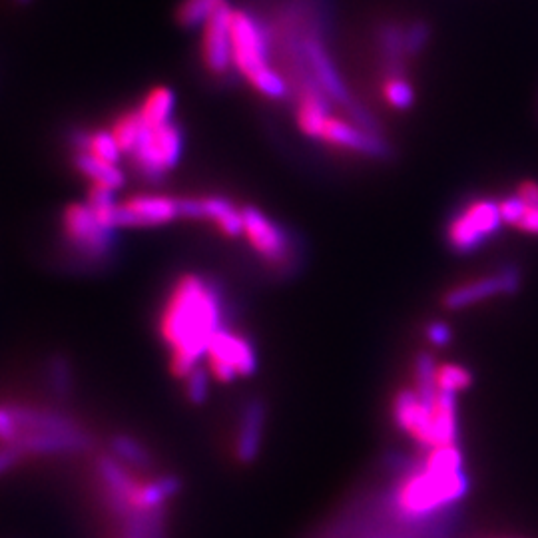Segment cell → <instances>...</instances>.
Listing matches in <instances>:
<instances>
[{"label":"cell","mask_w":538,"mask_h":538,"mask_svg":"<svg viewBox=\"0 0 538 538\" xmlns=\"http://www.w3.org/2000/svg\"><path fill=\"white\" fill-rule=\"evenodd\" d=\"M224 297L206 275L184 273L168 291L160 313V337L170 351V371L178 379L192 375L214 335L224 327Z\"/></svg>","instance_id":"1"},{"label":"cell","mask_w":538,"mask_h":538,"mask_svg":"<svg viewBox=\"0 0 538 538\" xmlns=\"http://www.w3.org/2000/svg\"><path fill=\"white\" fill-rule=\"evenodd\" d=\"M527 204L531 206H538V184L533 180H527L519 186V192H517Z\"/></svg>","instance_id":"26"},{"label":"cell","mask_w":538,"mask_h":538,"mask_svg":"<svg viewBox=\"0 0 538 538\" xmlns=\"http://www.w3.org/2000/svg\"><path fill=\"white\" fill-rule=\"evenodd\" d=\"M232 42L234 66L246 76V80L268 98H283L287 84L283 76L271 68L266 32L250 12L234 10Z\"/></svg>","instance_id":"3"},{"label":"cell","mask_w":538,"mask_h":538,"mask_svg":"<svg viewBox=\"0 0 538 538\" xmlns=\"http://www.w3.org/2000/svg\"><path fill=\"white\" fill-rule=\"evenodd\" d=\"M315 140H323L327 144L373 158H385L389 154L387 144L377 136V132L361 128L359 124H349L331 114L325 116Z\"/></svg>","instance_id":"12"},{"label":"cell","mask_w":538,"mask_h":538,"mask_svg":"<svg viewBox=\"0 0 538 538\" xmlns=\"http://www.w3.org/2000/svg\"><path fill=\"white\" fill-rule=\"evenodd\" d=\"M222 2H226V0H184L180 10H178V20L184 26L202 24L210 16V12L216 6H220Z\"/></svg>","instance_id":"20"},{"label":"cell","mask_w":538,"mask_h":538,"mask_svg":"<svg viewBox=\"0 0 538 538\" xmlns=\"http://www.w3.org/2000/svg\"><path fill=\"white\" fill-rule=\"evenodd\" d=\"M264 421H266V411L262 401H250L244 407L242 421L238 427L234 451L236 459L240 463H252L256 461L262 445V435H264Z\"/></svg>","instance_id":"13"},{"label":"cell","mask_w":538,"mask_h":538,"mask_svg":"<svg viewBox=\"0 0 538 538\" xmlns=\"http://www.w3.org/2000/svg\"><path fill=\"white\" fill-rule=\"evenodd\" d=\"M76 168L80 170V174H84L92 186H100V188H108V190H118L124 186V172L120 170L118 164L108 162V160H100L88 152H80L76 156Z\"/></svg>","instance_id":"15"},{"label":"cell","mask_w":538,"mask_h":538,"mask_svg":"<svg viewBox=\"0 0 538 538\" xmlns=\"http://www.w3.org/2000/svg\"><path fill=\"white\" fill-rule=\"evenodd\" d=\"M385 96H387L389 104L399 108V110H407L415 100L413 88L403 78H391L385 84Z\"/></svg>","instance_id":"21"},{"label":"cell","mask_w":538,"mask_h":538,"mask_svg":"<svg viewBox=\"0 0 538 538\" xmlns=\"http://www.w3.org/2000/svg\"><path fill=\"white\" fill-rule=\"evenodd\" d=\"M198 220L212 222L226 238L236 240L244 236V208L234 206L226 198H198Z\"/></svg>","instance_id":"14"},{"label":"cell","mask_w":538,"mask_h":538,"mask_svg":"<svg viewBox=\"0 0 538 538\" xmlns=\"http://www.w3.org/2000/svg\"><path fill=\"white\" fill-rule=\"evenodd\" d=\"M206 361L210 375L218 383H232L256 373L258 351L244 333L224 325L210 341Z\"/></svg>","instance_id":"4"},{"label":"cell","mask_w":538,"mask_h":538,"mask_svg":"<svg viewBox=\"0 0 538 538\" xmlns=\"http://www.w3.org/2000/svg\"><path fill=\"white\" fill-rule=\"evenodd\" d=\"M208 375L198 367L192 375L186 377V395L190 401L194 403H200L206 399L208 395Z\"/></svg>","instance_id":"22"},{"label":"cell","mask_w":538,"mask_h":538,"mask_svg":"<svg viewBox=\"0 0 538 538\" xmlns=\"http://www.w3.org/2000/svg\"><path fill=\"white\" fill-rule=\"evenodd\" d=\"M469 493L465 455L459 445L429 449L423 465L409 473L393 495L399 519L429 521Z\"/></svg>","instance_id":"2"},{"label":"cell","mask_w":538,"mask_h":538,"mask_svg":"<svg viewBox=\"0 0 538 538\" xmlns=\"http://www.w3.org/2000/svg\"><path fill=\"white\" fill-rule=\"evenodd\" d=\"M82 152H88L100 160H108V162H114L118 164V160L124 156L116 138L112 136V132H92L84 138V144H82Z\"/></svg>","instance_id":"19"},{"label":"cell","mask_w":538,"mask_h":538,"mask_svg":"<svg viewBox=\"0 0 538 538\" xmlns=\"http://www.w3.org/2000/svg\"><path fill=\"white\" fill-rule=\"evenodd\" d=\"M427 36H429L427 26H423V24H413V26L409 28V32H407V38H405V46H407V50H409V52H419V50L423 48Z\"/></svg>","instance_id":"25"},{"label":"cell","mask_w":538,"mask_h":538,"mask_svg":"<svg viewBox=\"0 0 538 538\" xmlns=\"http://www.w3.org/2000/svg\"><path fill=\"white\" fill-rule=\"evenodd\" d=\"M425 335L433 347H447L453 341V329L445 321H431L425 329Z\"/></svg>","instance_id":"23"},{"label":"cell","mask_w":538,"mask_h":538,"mask_svg":"<svg viewBox=\"0 0 538 538\" xmlns=\"http://www.w3.org/2000/svg\"><path fill=\"white\" fill-rule=\"evenodd\" d=\"M473 385V373L459 363H443L437 371V387L447 393H463Z\"/></svg>","instance_id":"18"},{"label":"cell","mask_w":538,"mask_h":538,"mask_svg":"<svg viewBox=\"0 0 538 538\" xmlns=\"http://www.w3.org/2000/svg\"><path fill=\"white\" fill-rule=\"evenodd\" d=\"M234 8L228 2L216 6L202 22V56L206 68L222 76L234 66V42H232Z\"/></svg>","instance_id":"10"},{"label":"cell","mask_w":538,"mask_h":538,"mask_svg":"<svg viewBox=\"0 0 538 538\" xmlns=\"http://www.w3.org/2000/svg\"><path fill=\"white\" fill-rule=\"evenodd\" d=\"M182 218V198L140 194L118 204L120 226H162Z\"/></svg>","instance_id":"11"},{"label":"cell","mask_w":538,"mask_h":538,"mask_svg":"<svg viewBox=\"0 0 538 538\" xmlns=\"http://www.w3.org/2000/svg\"><path fill=\"white\" fill-rule=\"evenodd\" d=\"M523 275L515 266H503L495 273L469 279L461 285L451 287L443 295V307L447 311H463L485 303L495 297H513L521 291Z\"/></svg>","instance_id":"7"},{"label":"cell","mask_w":538,"mask_h":538,"mask_svg":"<svg viewBox=\"0 0 538 538\" xmlns=\"http://www.w3.org/2000/svg\"><path fill=\"white\" fill-rule=\"evenodd\" d=\"M439 393V391H437ZM435 395L425 397L415 387L401 389L393 399V421L421 449H435Z\"/></svg>","instance_id":"9"},{"label":"cell","mask_w":538,"mask_h":538,"mask_svg":"<svg viewBox=\"0 0 538 538\" xmlns=\"http://www.w3.org/2000/svg\"><path fill=\"white\" fill-rule=\"evenodd\" d=\"M144 128L146 124L142 122L140 114L138 112H130V114H124L116 120L114 128H112V136L116 138L122 154H132L134 148L138 146L142 134H144Z\"/></svg>","instance_id":"17"},{"label":"cell","mask_w":538,"mask_h":538,"mask_svg":"<svg viewBox=\"0 0 538 538\" xmlns=\"http://www.w3.org/2000/svg\"><path fill=\"white\" fill-rule=\"evenodd\" d=\"M182 148L184 140L180 128L168 122L162 126H146L130 156L146 178H158L180 162Z\"/></svg>","instance_id":"6"},{"label":"cell","mask_w":538,"mask_h":538,"mask_svg":"<svg viewBox=\"0 0 538 538\" xmlns=\"http://www.w3.org/2000/svg\"><path fill=\"white\" fill-rule=\"evenodd\" d=\"M174 108H176V94L166 86H158L146 94V98L138 108V114L146 126H162L172 122Z\"/></svg>","instance_id":"16"},{"label":"cell","mask_w":538,"mask_h":538,"mask_svg":"<svg viewBox=\"0 0 538 538\" xmlns=\"http://www.w3.org/2000/svg\"><path fill=\"white\" fill-rule=\"evenodd\" d=\"M244 238L258 258L271 269L291 268V240L262 210L244 208Z\"/></svg>","instance_id":"8"},{"label":"cell","mask_w":538,"mask_h":538,"mask_svg":"<svg viewBox=\"0 0 538 538\" xmlns=\"http://www.w3.org/2000/svg\"><path fill=\"white\" fill-rule=\"evenodd\" d=\"M18 2H28V0H18Z\"/></svg>","instance_id":"27"},{"label":"cell","mask_w":538,"mask_h":538,"mask_svg":"<svg viewBox=\"0 0 538 538\" xmlns=\"http://www.w3.org/2000/svg\"><path fill=\"white\" fill-rule=\"evenodd\" d=\"M62 230L78 258L100 262L114 250V230L106 228L88 204H72L64 210Z\"/></svg>","instance_id":"5"},{"label":"cell","mask_w":538,"mask_h":538,"mask_svg":"<svg viewBox=\"0 0 538 538\" xmlns=\"http://www.w3.org/2000/svg\"><path fill=\"white\" fill-rule=\"evenodd\" d=\"M525 202V200H523ZM517 230H521L523 234L529 236H538V206H531L525 202V212L523 218L519 220V224L515 226Z\"/></svg>","instance_id":"24"}]
</instances>
